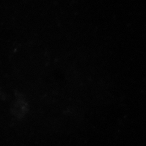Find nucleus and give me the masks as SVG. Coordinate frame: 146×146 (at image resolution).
I'll list each match as a JSON object with an SVG mask.
<instances>
[]
</instances>
